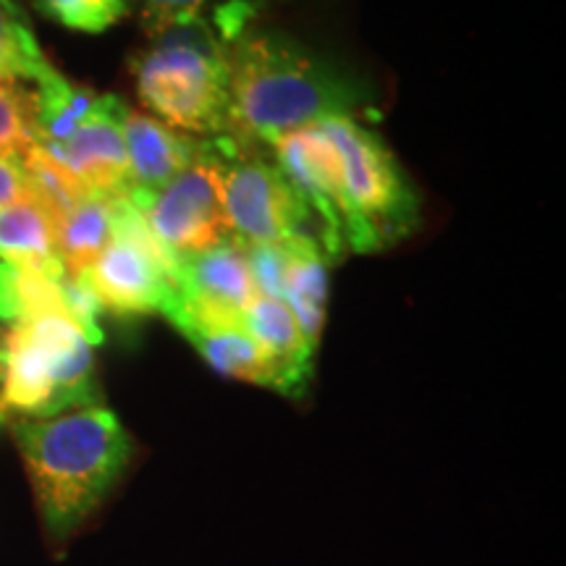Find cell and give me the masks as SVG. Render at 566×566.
I'll return each instance as SVG.
<instances>
[{
	"label": "cell",
	"instance_id": "cell-1",
	"mask_svg": "<svg viewBox=\"0 0 566 566\" xmlns=\"http://www.w3.org/2000/svg\"><path fill=\"white\" fill-rule=\"evenodd\" d=\"M254 21V19H252ZM242 27L229 42V134L271 147L283 134L354 116L367 90L283 32Z\"/></svg>",
	"mask_w": 566,
	"mask_h": 566
},
{
	"label": "cell",
	"instance_id": "cell-2",
	"mask_svg": "<svg viewBox=\"0 0 566 566\" xmlns=\"http://www.w3.org/2000/svg\"><path fill=\"white\" fill-rule=\"evenodd\" d=\"M11 436L53 543L80 533L134 457L132 436L103 405L51 417H13Z\"/></svg>",
	"mask_w": 566,
	"mask_h": 566
},
{
	"label": "cell",
	"instance_id": "cell-3",
	"mask_svg": "<svg viewBox=\"0 0 566 566\" xmlns=\"http://www.w3.org/2000/svg\"><path fill=\"white\" fill-rule=\"evenodd\" d=\"M254 11L252 0H221L150 32L132 61L142 105L176 132L205 139L229 134V42Z\"/></svg>",
	"mask_w": 566,
	"mask_h": 566
},
{
	"label": "cell",
	"instance_id": "cell-4",
	"mask_svg": "<svg viewBox=\"0 0 566 566\" xmlns=\"http://www.w3.org/2000/svg\"><path fill=\"white\" fill-rule=\"evenodd\" d=\"M0 380V409L6 417H51L101 405L95 344L66 313L6 325Z\"/></svg>",
	"mask_w": 566,
	"mask_h": 566
},
{
	"label": "cell",
	"instance_id": "cell-5",
	"mask_svg": "<svg viewBox=\"0 0 566 566\" xmlns=\"http://www.w3.org/2000/svg\"><path fill=\"white\" fill-rule=\"evenodd\" d=\"M317 126L342 163L349 252H378L407 239L420 223V200L384 139L354 116L325 118Z\"/></svg>",
	"mask_w": 566,
	"mask_h": 566
},
{
	"label": "cell",
	"instance_id": "cell-6",
	"mask_svg": "<svg viewBox=\"0 0 566 566\" xmlns=\"http://www.w3.org/2000/svg\"><path fill=\"white\" fill-rule=\"evenodd\" d=\"M202 147L221 179L231 242L239 247L283 244L304 233L315 237L310 229L313 218L273 155H263L265 145L216 134L202 139Z\"/></svg>",
	"mask_w": 566,
	"mask_h": 566
},
{
	"label": "cell",
	"instance_id": "cell-7",
	"mask_svg": "<svg viewBox=\"0 0 566 566\" xmlns=\"http://www.w3.org/2000/svg\"><path fill=\"white\" fill-rule=\"evenodd\" d=\"M103 313L163 315L174 302V263L142 218L122 200L116 231L101 258L82 273Z\"/></svg>",
	"mask_w": 566,
	"mask_h": 566
},
{
	"label": "cell",
	"instance_id": "cell-8",
	"mask_svg": "<svg viewBox=\"0 0 566 566\" xmlns=\"http://www.w3.org/2000/svg\"><path fill=\"white\" fill-rule=\"evenodd\" d=\"M124 202L137 212L160 250L174 260L231 242L226 221L221 179L205 155L202 139L197 158L155 195H129Z\"/></svg>",
	"mask_w": 566,
	"mask_h": 566
},
{
	"label": "cell",
	"instance_id": "cell-9",
	"mask_svg": "<svg viewBox=\"0 0 566 566\" xmlns=\"http://www.w3.org/2000/svg\"><path fill=\"white\" fill-rule=\"evenodd\" d=\"M126 105L116 95H101L95 108L80 129L71 134L61 147L45 150L74 174L90 192L124 200L132 189L129 160L124 145V113Z\"/></svg>",
	"mask_w": 566,
	"mask_h": 566
},
{
	"label": "cell",
	"instance_id": "cell-10",
	"mask_svg": "<svg viewBox=\"0 0 566 566\" xmlns=\"http://www.w3.org/2000/svg\"><path fill=\"white\" fill-rule=\"evenodd\" d=\"M124 145L132 179L129 195H155L174 181L200 150V139L132 108L124 113Z\"/></svg>",
	"mask_w": 566,
	"mask_h": 566
},
{
	"label": "cell",
	"instance_id": "cell-11",
	"mask_svg": "<svg viewBox=\"0 0 566 566\" xmlns=\"http://www.w3.org/2000/svg\"><path fill=\"white\" fill-rule=\"evenodd\" d=\"M244 328L263 349L268 363L275 367L279 391L300 396L313 375L315 352L304 342L286 302L263 294L254 296V302L244 310Z\"/></svg>",
	"mask_w": 566,
	"mask_h": 566
},
{
	"label": "cell",
	"instance_id": "cell-12",
	"mask_svg": "<svg viewBox=\"0 0 566 566\" xmlns=\"http://www.w3.org/2000/svg\"><path fill=\"white\" fill-rule=\"evenodd\" d=\"M286 247V279H283V302L292 310L304 342L317 352L325 321V300H328V258L313 233L289 239Z\"/></svg>",
	"mask_w": 566,
	"mask_h": 566
},
{
	"label": "cell",
	"instance_id": "cell-13",
	"mask_svg": "<svg viewBox=\"0 0 566 566\" xmlns=\"http://www.w3.org/2000/svg\"><path fill=\"white\" fill-rule=\"evenodd\" d=\"M176 331L202 354L205 363L216 367L221 375L279 391V375H275V367L268 363V357L258 346V342L247 334L244 323H181L176 325Z\"/></svg>",
	"mask_w": 566,
	"mask_h": 566
},
{
	"label": "cell",
	"instance_id": "cell-14",
	"mask_svg": "<svg viewBox=\"0 0 566 566\" xmlns=\"http://www.w3.org/2000/svg\"><path fill=\"white\" fill-rule=\"evenodd\" d=\"M0 263L66 273L55 247V221L30 195L0 205Z\"/></svg>",
	"mask_w": 566,
	"mask_h": 566
},
{
	"label": "cell",
	"instance_id": "cell-15",
	"mask_svg": "<svg viewBox=\"0 0 566 566\" xmlns=\"http://www.w3.org/2000/svg\"><path fill=\"white\" fill-rule=\"evenodd\" d=\"M122 200L103 195H87L71 208L55 226V247L63 271L82 275L101 258L116 231Z\"/></svg>",
	"mask_w": 566,
	"mask_h": 566
},
{
	"label": "cell",
	"instance_id": "cell-16",
	"mask_svg": "<svg viewBox=\"0 0 566 566\" xmlns=\"http://www.w3.org/2000/svg\"><path fill=\"white\" fill-rule=\"evenodd\" d=\"M97 92L69 82L59 69L34 84L32 90V126L40 147L51 150L71 139L95 108Z\"/></svg>",
	"mask_w": 566,
	"mask_h": 566
},
{
	"label": "cell",
	"instance_id": "cell-17",
	"mask_svg": "<svg viewBox=\"0 0 566 566\" xmlns=\"http://www.w3.org/2000/svg\"><path fill=\"white\" fill-rule=\"evenodd\" d=\"M63 275L66 273L0 263V323L13 325L34 315L66 313Z\"/></svg>",
	"mask_w": 566,
	"mask_h": 566
},
{
	"label": "cell",
	"instance_id": "cell-18",
	"mask_svg": "<svg viewBox=\"0 0 566 566\" xmlns=\"http://www.w3.org/2000/svg\"><path fill=\"white\" fill-rule=\"evenodd\" d=\"M53 71L21 6L17 0H0V82L38 84Z\"/></svg>",
	"mask_w": 566,
	"mask_h": 566
},
{
	"label": "cell",
	"instance_id": "cell-19",
	"mask_svg": "<svg viewBox=\"0 0 566 566\" xmlns=\"http://www.w3.org/2000/svg\"><path fill=\"white\" fill-rule=\"evenodd\" d=\"M42 17L76 32L97 34L134 13L132 0H32Z\"/></svg>",
	"mask_w": 566,
	"mask_h": 566
},
{
	"label": "cell",
	"instance_id": "cell-20",
	"mask_svg": "<svg viewBox=\"0 0 566 566\" xmlns=\"http://www.w3.org/2000/svg\"><path fill=\"white\" fill-rule=\"evenodd\" d=\"M34 145L32 90H21L19 82H0V155L19 160Z\"/></svg>",
	"mask_w": 566,
	"mask_h": 566
},
{
	"label": "cell",
	"instance_id": "cell-21",
	"mask_svg": "<svg viewBox=\"0 0 566 566\" xmlns=\"http://www.w3.org/2000/svg\"><path fill=\"white\" fill-rule=\"evenodd\" d=\"M247 265L258 286V294L283 302V279H286V247L283 244H247L242 247Z\"/></svg>",
	"mask_w": 566,
	"mask_h": 566
},
{
	"label": "cell",
	"instance_id": "cell-22",
	"mask_svg": "<svg viewBox=\"0 0 566 566\" xmlns=\"http://www.w3.org/2000/svg\"><path fill=\"white\" fill-rule=\"evenodd\" d=\"M216 3H221V0H132L147 34L166 24H174V21L200 17Z\"/></svg>",
	"mask_w": 566,
	"mask_h": 566
},
{
	"label": "cell",
	"instance_id": "cell-23",
	"mask_svg": "<svg viewBox=\"0 0 566 566\" xmlns=\"http://www.w3.org/2000/svg\"><path fill=\"white\" fill-rule=\"evenodd\" d=\"M24 195H27V181H24V171H21L19 160L0 155V205H9Z\"/></svg>",
	"mask_w": 566,
	"mask_h": 566
},
{
	"label": "cell",
	"instance_id": "cell-24",
	"mask_svg": "<svg viewBox=\"0 0 566 566\" xmlns=\"http://www.w3.org/2000/svg\"><path fill=\"white\" fill-rule=\"evenodd\" d=\"M0 367H3V331H0Z\"/></svg>",
	"mask_w": 566,
	"mask_h": 566
},
{
	"label": "cell",
	"instance_id": "cell-25",
	"mask_svg": "<svg viewBox=\"0 0 566 566\" xmlns=\"http://www.w3.org/2000/svg\"><path fill=\"white\" fill-rule=\"evenodd\" d=\"M6 420H9V417H6V412H3V409H0V424H3Z\"/></svg>",
	"mask_w": 566,
	"mask_h": 566
}]
</instances>
